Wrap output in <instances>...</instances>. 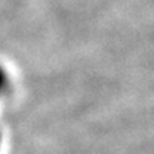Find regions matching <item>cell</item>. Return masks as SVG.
Listing matches in <instances>:
<instances>
[{"label": "cell", "instance_id": "1", "mask_svg": "<svg viewBox=\"0 0 154 154\" xmlns=\"http://www.w3.org/2000/svg\"><path fill=\"white\" fill-rule=\"evenodd\" d=\"M7 87H9V77H7L6 70L0 66V94L5 93Z\"/></svg>", "mask_w": 154, "mask_h": 154}, {"label": "cell", "instance_id": "2", "mask_svg": "<svg viewBox=\"0 0 154 154\" xmlns=\"http://www.w3.org/2000/svg\"><path fill=\"white\" fill-rule=\"evenodd\" d=\"M0 144H2V131H0Z\"/></svg>", "mask_w": 154, "mask_h": 154}]
</instances>
